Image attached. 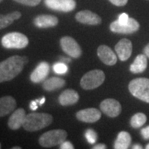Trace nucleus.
Listing matches in <instances>:
<instances>
[{"label": "nucleus", "instance_id": "nucleus-15", "mask_svg": "<svg viewBox=\"0 0 149 149\" xmlns=\"http://www.w3.org/2000/svg\"><path fill=\"white\" fill-rule=\"evenodd\" d=\"M50 70V65L47 62L42 61L36 67L30 75V80L33 83H40L47 77Z\"/></svg>", "mask_w": 149, "mask_h": 149}, {"label": "nucleus", "instance_id": "nucleus-2", "mask_svg": "<svg viewBox=\"0 0 149 149\" xmlns=\"http://www.w3.org/2000/svg\"><path fill=\"white\" fill-rule=\"evenodd\" d=\"M53 121L52 115L46 113H31L26 115L22 127L27 132H36L49 126Z\"/></svg>", "mask_w": 149, "mask_h": 149}, {"label": "nucleus", "instance_id": "nucleus-38", "mask_svg": "<svg viewBox=\"0 0 149 149\" xmlns=\"http://www.w3.org/2000/svg\"><path fill=\"white\" fill-rule=\"evenodd\" d=\"M13 149H21V147H13L12 148Z\"/></svg>", "mask_w": 149, "mask_h": 149}, {"label": "nucleus", "instance_id": "nucleus-5", "mask_svg": "<svg viewBox=\"0 0 149 149\" xmlns=\"http://www.w3.org/2000/svg\"><path fill=\"white\" fill-rule=\"evenodd\" d=\"M105 74L101 70H93L83 75L80 80V86L86 91L94 90L104 83Z\"/></svg>", "mask_w": 149, "mask_h": 149}, {"label": "nucleus", "instance_id": "nucleus-4", "mask_svg": "<svg viewBox=\"0 0 149 149\" xmlns=\"http://www.w3.org/2000/svg\"><path fill=\"white\" fill-rule=\"evenodd\" d=\"M67 138V132L63 129H54L43 133L39 139V144L43 148H52L61 145Z\"/></svg>", "mask_w": 149, "mask_h": 149}, {"label": "nucleus", "instance_id": "nucleus-40", "mask_svg": "<svg viewBox=\"0 0 149 149\" xmlns=\"http://www.w3.org/2000/svg\"><path fill=\"white\" fill-rule=\"evenodd\" d=\"M2 1H3V0H0V3H1V2H2Z\"/></svg>", "mask_w": 149, "mask_h": 149}, {"label": "nucleus", "instance_id": "nucleus-26", "mask_svg": "<svg viewBox=\"0 0 149 149\" xmlns=\"http://www.w3.org/2000/svg\"><path fill=\"white\" fill-rule=\"evenodd\" d=\"M85 138L89 142V143L94 144L95 143L96 140H97V134L93 129H88L85 132Z\"/></svg>", "mask_w": 149, "mask_h": 149}, {"label": "nucleus", "instance_id": "nucleus-11", "mask_svg": "<svg viewBox=\"0 0 149 149\" xmlns=\"http://www.w3.org/2000/svg\"><path fill=\"white\" fill-rule=\"evenodd\" d=\"M75 19L78 22L86 25L95 26L101 24L102 19L100 17L90 10H83L78 12L75 14Z\"/></svg>", "mask_w": 149, "mask_h": 149}, {"label": "nucleus", "instance_id": "nucleus-22", "mask_svg": "<svg viewBox=\"0 0 149 149\" xmlns=\"http://www.w3.org/2000/svg\"><path fill=\"white\" fill-rule=\"evenodd\" d=\"M132 139L131 136L128 132L122 131L118 134V137L114 144L113 148L114 149H128L131 144Z\"/></svg>", "mask_w": 149, "mask_h": 149}, {"label": "nucleus", "instance_id": "nucleus-17", "mask_svg": "<svg viewBox=\"0 0 149 149\" xmlns=\"http://www.w3.org/2000/svg\"><path fill=\"white\" fill-rule=\"evenodd\" d=\"M58 18L53 15L42 14L36 17L33 20V23L37 27L39 28H47L54 27L58 24Z\"/></svg>", "mask_w": 149, "mask_h": 149}, {"label": "nucleus", "instance_id": "nucleus-9", "mask_svg": "<svg viewBox=\"0 0 149 149\" xmlns=\"http://www.w3.org/2000/svg\"><path fill=\"white\" fill-rule=\"evenodd\" d=\"M100 110L110 118L118 117L122 111L120 103L114 99H106L100 103Z\"/></svg>", "mask_w": 149, "mask_h": 149}, {"label": "nucleus", "instance_id": "nucleus-28", "mask_svg": "<svg viewBox=\"0 0 149 149\" xmlns=\"http://www.w3.org/2000/svg\"><path fill=\"white\" fill-rule=\"evenodd\" d=\"M128 20H129V17H128V14L125 13L120 14L119 17H118V22L121 23V24H126V23H128Z\"/></svg>", "mask_w": 149, "mask_h": 149}, {"label": "nucleus", "instance_id": "nucleus-7", "mask_svg": "<svg viewBox=\"0 0 149 149\" xmlns=\"http://www.w3.org/2000/svg\"><path fill=\"white\" fill-rule=\"evenodd\" d=\"M60 45L65 53L69 55L72 58H80L82 55L80 45L72 37H63L60 40Z\"/></svg>", "mask_w": 149, "mask_h": 149}, {"label": "nucleus", "instance_id": "nucleus-23", "mask_svg": "<svg viewBox=\"0 0 149 149\" xmlns=\"http://www.w3.org/2000/svg\"><path fill=\"white\" fill-rule=\"evenodd\" d=\"M22 17V13L18 11L12 12L7 15L0 14V29L5 28L11 25L13 21L19 19Z\"/></svg>", "mask_w": 149, "mask_h": 149}, {"label": "nucleus", "instance_id": "nucleus-37", "mask_svg": "<svg viewBox=\"0 0 149 149\" xmlns=\"http://www.w3.org/2000/svg\"><path fill=\"white\" fill-rule=\"evenodd\" d=\"M61 58L63 59V61H64L65 62H70V59L69 58H65V57H61Z\"/></svg>", "mask_w": 149, "mask_h": 149}, {"label": "nucleus", "instance_id": "nucleus-35", "mask_svg": "<svg viewBox=\"0 0 149 149\" xmlns=\"http://www.w3.org/2000/svg\"><path fill=\"white\" fill-rule=\"evenodd\" d=\"M37 100L40 105H42L43 104L45 103V101H46V99H45V97H42V99H40V100Z\"/></svg>", "mask_w": 149, "mask_h": 149}, {"label": "nucleus", "instance_id": "nucleus-30", "mask_svg": "<svg viewBox=\"0 0 149 149\" xmlns=\"http://www.w3.org/2000/svg\"><path fill=\"white\" fill-rule=\"evenodd\" d=\"M60 148L61 149H73L74 146L71 143H70L68 141H64L60 145Z\"/></svg>", "mask_w": 149, "mask_h": 149}, {"label": "nucleus", "instance_id": "nucleus-34", "mask_svg": "<svg viewBox=\"0 0 149 149\" xmlns=\"http://www.w3.org/2000/svg\"><path fill=\"white\" fill-rule=\"evenodd\" d=\"M143 52L144 54H145V55H146V56H147L149 58V43L147 45V46H146V47H144Z\"/></svg>", "mask_w": 149, "mask_h": 149}, {"label": "nucleus", "instance_id": "nucleus-36", "mask_svg": "<svg viewBox=\"0 0 149 149\" xmlns=\"http://www.w3.org/2000/svg\"><path fill=\"white\" fill-rule=\"evenodd\" d=\"M142 149L143 148V147L141 146V145H139V144H136V145H134L133 146V149Z\"/></svg>", "mask_w": 149, "mask_h": 149}, {"label": "nucleus", "instance_id": "nucleus-16", "mask_svg": "<svg viewBox=\"0 0 149 149\" xmlns=\"http://www.w3.org/2000/svg\"><path fill=\"white\" fill-rule=\"evenodd\" d=\"M26 112L23 109H17L12 113V115L8 119V126L12 130H17L22 127L23 123L26 118Z\"/></svg>", "mask_w": 149, "mask_h": 149}, {"label": "nucleus", "instance_id": "nucleus-29", "mask_svg": "<svg viewBox=\"0 0 149 149\" xmlns=\"http://www.w3.org/2000/svg\"><path fill=\"white\" fill-rule=\"evenodd\" d=\"M128 0H109V2L113 5L118 6V7H123L125 6L128 3Z\"/></svg>", "mask_w": 149, "mask_h": 149}, {"label": "nucleus", "instance_id": "nucleus-12", "mask_svg": "<svg viewBox=\"0 0 149 149\" xmlns=\"http://www.w3.org/2000/svg\"><path fill=\"white\" fill-rule=\"evenodd\" d=\"M115 52L118 57L120 61H127L133 52V44L130 40L127 38H123L115 46Z\"/></svg>", "mask_w": 149, "mask_h": 149}, {"label": "nucleus", "instance_id": "nucleus-3", "mask_svg": "<svg viewBox=\"0 0 149 149\" xmlns=\"http://www.w3.org/2000/svg\"><path fill=\"white\" fill-rule=\"evenodd\" d=\"M131 95L142 101L149 104V79L136 78L128 84Z\"/></svg>", "mask_w": 149, "mask_h": 149}, {"label": "nucleus", "instance_id": "nucleus-8", "mask_svg": "<svg viewBox=\"0 0 149 149\" xmlns=\"http://www.w3.org/2000/svg\"><path fill=\"white\" fill-rule=\"evenodd\" d=\"M140 25L139 22L135 20L134 18H130L128 20V23L126 24H121L118 20L113 22L109 28L110 31L114 33H120V34H132L133 32L139 31Z\"/></svg>", "mask_w": 149, "mask_h": 149}, {"label": "nucleus", "instance_id": "nucleus-20", "mask_svg": "<svg viewBox=\"0 0 149 149\" xmlns=\"http://www.w3.org/2000/svg\"><path fill=\"white\" fill-rule=\"evenodd\" d=\"M145 54H140L137 56L133 63L130 65V71L133 74H139L143 73L148 66V59Z\"/></svg>", "mask_w": 149, "mask_h": 149}, {"label": "nucleus", "instance_id": "nucleus-18", "mask_svg": "<svg viewBox=\"0 0 149 149\" xmlns=\"http://www.w3.org/2000/svg\"><path fill=\"white\" fill-rule=\"evenodd\" d=\"M80 99V96L77 91L68 89L64 91L59 95L58 100L61 105L62 106H70L76 104Z\"/></svg>", "mask_w": 149, "mask_h": 149}, {"label": "nucleus", "instance_id": "nucleus-39", "mask_svg": "<svg viewBox=\"0 0 149 149\" xmlns=\"http://www.w3.org/2000/svg\"><path fill=\"white\" fill-rule=\"evenodd\" d=\"M146 149H149V143L146 146Z\"/></svg>", "mask_w": 149, "mask_h": 149}, {"label": "nucleus", "instance_id": "nucleus-24", "mask_svg": "<svg viewBox=\"0 0 149 149\" xmlns=\"http://www.w3.org/2000/svg\"><path fill=\"white\" fill-rule=\"evenodd\" d=\"M147 122V116L143 113H137L131 118L130 124L133 128H138L143 126Z\"/></svg>", "mask_w": 149, "mask_h": 149}, {"label": "nucleus", "instance_id": "nucleus-32", "mask_svg": "<svg viewBox=\"0 0 149 149\" xmlns=\"http://www.w3.org/2000/svg\"><path fill=\"white\" fill-rule=\"evenodd\" d=\"M37 104H38V102H37V100H32L31 103H30V109H32V110H36L37 109Z\"/></svg>", "mask_w": 149, "mask_h": 149}, {"label": "nucleus", "instance_id": "nucleus-27", "mask_svg": "<svg viewBox=\"0 0 149 149\" xmlns=\"http://www.w3.org/2000/svg\"><path fill=\"white\" fill-rule=\"evenodd\" d=\"M15 2L21 3L23 5L30 6V7H35V6L38 5L42 0H14Z\"/></svg>", "mask_w": 149, "mask_h": 149}, {"label": "nucleus", "instance_id": "nucleus-6", "mask_svg": "<svg viewBox=\"0 0 149 149\" xmlns=\"http://www.w3.org/2000/svg\"><path fill=\"white\" fill-rule=\"evenodd\" d=\"M3 47L8 49H22L27 47L29 40L27 36L21 32H9L2 38Z\"/></svg>", "mask_w": 149, "mask_h": 149}, {"label": "nucleus", "instance_id": "nucleus-10", "mask_svg": "<svg viewBox=\"0 0 149 149\" xmlns=\"http://www.w3.org/2000/svg\"><path fill=\"white\" fill-rule=\"evenodd\" d=\"M45 5L52 10L69 13L76 7L74 0H44Z\"/></svg>", "mask_w": 149, "mask_h": 149}, {"label": "nucleus", "instance_id": "nucleus-19", "mask_svg": "<svg viewBox=\"0 0 149 149\" xmlns=\"http://www.w3.org/2000/svg\"><path fill=\"white\" fill-rule=\"evenodd\" d=\"M17 102L12 96H3L0 98V117H4L14 111Z\"/></svg>", "mask_w": 149, "mask_h": 149}, {"label": "nucleus", "instance_id": "nucleus-1", "mask_svg": "<svg viewBox=\"0 0 149 149\" xmlns=\"http://www.w3.org/2000/svg\"><path fill=\"white\" fill-rule=\"evenodd\" d=\"M28 62L27 56H13L0 62V83L10 81L22 72Z\"/></svg>", "mask_w": 149, "mask_h": 149}, {"label": "nucleus", "instance_id": "nucleus-14", "mask_svg": "<svg viewBox=\"0 0 149 149\" xmlns=\"http://www.w3.org/2000/svg\"><path fill=\"white\" fill-rule=\"evenodd\" d=\"M100 118L101 113L95 108H88L76 113V118L81 122L93 123L100 119Z\"/></svg>", "mask_w": 149, "mask_h": 149}, {"label": "nucleus", "instance_id": "nucleus-31", "mask_svg": "<svg viewBox=\"0 0 149 149\" xmlns=\"http://www.w3.org/2000/svg\"><path fill=\"white\" fill-rule=\"evenodd\" d=\"M141 135L144 139L148 140L149 139V126L148 127H146V128H143L141 130Z\"/></svg>", "mask_w": 149, "mask_h": 149}, {"label": "nucleus", "instance_id": "nucleus-21", "mask_svg": "<svg viewBox=\"0 0 149 149\" xmlns=\"http://www.w3.org/2000/svg\"><path fill=\"white\" fill-rule=\"evenodd\" d=\"M65 85V80L59 77H51L47 80H45L42 83V88L46 91H57Z\"/></svg>", "mask_w": 149, "mask_h": 149}, {"label": "nucleus", "instance_id": "nucleus-13", "mask_svg": "<svg viewBox=\"0 0 149 149\" xmlns=\"http://www.w3.org/2000/svg\"><path fill=\"white\" fill-rule=\"evenodd\" d=\"M97 55L100 60L107 65H113L117 63V56L113 50L106 45H100L97 49Z\"/></svg>", "mask_w": 149, "mask_h": 149}, {"label": "nucleus", "instance_id": "nucleus-41", "mask_svg": "<svg viewBox=\"0 0 149 149\" xmlns=\"http://www.w3.org/2000/svg\"><path fill=\"white\" fill-rule=\"evenodd\" d=\"M0 148H1V143H0Z\"/></svg>", "mask_w": 149, "mask_h": 149}, {"label": "nucleus", "instance_id": "nucleus-33", "mask_svg": "<svg viewBox=\"0 0 149 149\" xmlns=\"http://www.w3.org/2000/svg\"><path fill=\"white\" fill-rule=\"evenodd\" d=\"M106 148V145L104 143L97 144L95 146L93 147V149H105Z\"/></svg>", "mask_w": 149, "mask_h": 149}, {"label": "nucleus", "instance_id": "nucleus-25", "mask_svg": "<svg viewBox=\"0 0 149 149\" xmlns=\"http://www.w3.org/2000/svg\"><path fill=\"white\" fill-rule=\"evenodd\" d=\"M53 70L56 74H65L68 71V67L63 62H57V63L54 64Z\"/></svg>", "mask_w": 149, "mask_h": 149}]
</instances>
